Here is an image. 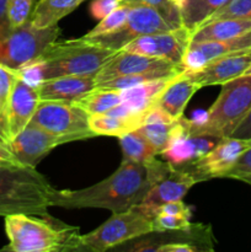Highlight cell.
Instances as JSON below:
<instances>
[{
  "label": "cell",
  "instance_id": "6da1fadb",
  "mask_svg": "<svg viewBox=\"0 0 251 252\" xmlns=\"http://www.w3.org/2000/svg\"><path fill=\"white\" fill-rule=\"evenodd\" d=\"M171 171L166 161L155 160L148 166L123 159L111 176L81 189H57L53 207L66 209L103 208L122 213L139 204L152 186Z\"/></svg>",
  "mask_w": 251,
  "mask_h": 252
},
{
  "label": "cell",
  "instance_id": "7a4b0ae2",
  "mask_svg": "<svg viewBox=\"0 0 251 252\" xmlns=\"http://www.w3.org/2000/svg\"><path fill=\"white\" fill-rule=\"evenodd\" d=\"M115 52L83 37L61 42L57 39L36 62L15 71L27 84L38 88L43 80L57 76L96 75Z\"/></svg>",
  "mask_w": 251,
  "mask_h": 252
},
{
  "label": "cell",
  "instance_id": "3957f363",
  "mask_svg": "<svg viewBox=\"0 0 251 252\" xmlns=\"http://www.w3.org/2000/svg\"><path fill=\"white\" fill-rule=\"evenodd\" d=\"M9 245L14 252H66L83 249L78 226L68 225L47 216L11 214L5 217Z\"/></svg>",
  "mask_w": 251,
  "mask_h": 252
},
{
  "label": "cell",
  "instance_id": "277c9868",
  "mask_svg": "<svg viewBox=\"0 0 251 252\" xmlns=\"http://www.w3.org/2000/svg\"><path fill=\"white\" fill-rule=\"evenodd\" d=\"M57 189L36 167L0 160V217L47 216Z\"/></svg>",
  "mask_w": 251,
  "mask_h": 252
},
{
  "label": "cell",
  "instance_id": "5b68a950",
  "mask_svg": "<svg viewBox=\"0 0 251 252\" xmlns=\"http://www.w3.org/2000/svg\"><path fill=\"white\" fill-rule=\"evenodd\" d=\"M251 110V74H244L221 85L213 105L207 111L202 125L193 126L198 130L216 137H230L233 130Z\"/></svg>",
  "mask_w": 251,
  "mask_h": 252
},
{
  "label": "cell",
  "instance_id": "8992f818",
  "mask_svg": "<svg viewBox=\"0 0 251 252\" xmlns=\"http://www.w3.org/2000/svg\"><path fill=\"white\" fill-rule=\"evenodd\" d=\"M61 29L33 26L31 21L16 27L0 42V65L11 70H19L36 62L53 42L58 39Z\"/></svg>",
  "mask_w": 251,
  "mask_h": 252
},
{
  "label": "cell",
  "instance_id": "52a82bcc",
  "mask_svg": "<svg viewBox=\"0 0 251 252\" xmlns=\"http://www.w3.org/2000/svg\"><path fill=\"white\" fill-rule=\"evenodd\" d=\"M149 233H153V219L130 208L122 213H113L102 225L81 235V246L94 252H105Z\"/></svg>",
  "mask_w": 251,
  "mask_h": 252
},
{
  "label": "cell",
  "instance_id": "ba28073f",
  "mask_svg": "<svg viewBox=\"0 0 251 252\" xmlns=\"http://www.w3.org/2000/svg\"><path fill=\"white\" fill-rule=\"evenodd\" d=\"M221 139L223 138L201 132L194 127L191 120L182 116L175 123L169 143L159 155L172 169H186Z\"/></svg>",
  "mask_w": 251,
  "mask_h": 252
},
{
  "label": "cell",
  "instance_id": "9c48e42d",
  "mask_svg": "<svg viewBox=\"0 0 251 252\" xmlns=\"http://www.w3.org/2000/svg\"><path fill=\"white\" fill-rule=\"evenodd\" d=\"M32 123L57 135H68L75 140L95 137L89 127V115L68 101H39Z\"/></svg>",
  "mask_w": 251,
  "mask_h": 252
},
{
  "label": "cell",
  "instance_id": "30bf717a",
  "mask_svg": "<svg viewBox=\"0 0 251 252\" xmlns=\"http://www.w3.org/2000/svg\"><path fill=\"white\" fill-rule=\"evenodd\" d=\"M170 30L175 29L160 16L157 10L147 5L138 4L130 5L127 20L117 31L84 39L97 46L112 49V51H120L133 39L147 36V34L157 33V32L170 31Z\"/></svg>",
  "mask_w": 251,
  "mask_h": 252
},
{
  "label": "cell",
  "instance_id": "8fae6325",
  "mask_svg": "<svg viewBox=\"0 0 251 252\" xmlns=\"http://www.w3.org/2000/svg\"><path fill=\"white\" fill-rule=\"evenodd\" d=\"M184 71L181 65L155 57L143 56L133 52L116 51L107 61L103 63L102 68L96 73V85L102 81L111 80L117 76L140 75L148 73H161L165 75H176Z\"/></svg>",
  "mask_w": 251,
  "mask_h": 252
},
{
  "label": "cell",
  "instance_id": "7c38bea8",
  "mask_svg": "<svg viewBox=\"0 0 251 252\" xmlns=\"http://www.w3.org/2000/svg\"><path fill=\"white\" fill-rule=\"evenodd\" d=\"M73 137L57 135L30 122L16 137L11 139V152L15 161L26 166L36 165L58 145L74 142Z\"/></svg>",
  "mask_w": 251,
  "mask_h": 252
},
{
  "label": "cell",
  "instance_id": "4fadbf2b",
  "mask_svg": "<svg viewBox=\"0 0 251 252\" xmlns=\"http://www.w3.org/2000/svg\"><path fill=\"white\" fill-rule=\"evenodd\" d=\"M191 42V34L184 27L170 30L165 32L147 34L123 47V51L143 54L148 57L166 59L181 65L187 47Z\"/></svg>",
  "mask_w": 251,
  "mask_h": 252
},
{
  "label": "cell",
  "instance_id": "5bb4252c",
  "mask_svg": "<svg viewBox=\"0 0 251 252\" xmlns=\"http://www.w3.org/2000/svg\"><path fill=\"white\" fill-rule=\"evenodd\" d=\"M199 180L187 169H172L165 179L152 186L143 201L133 208L149 218H154L157 209L169 202L181 201Z\"/></svg>",
  "mask_w": 251,
  "mask_h": 252
},
{
  "label": "cell",
  "instance_id": "9a60e30c",
  "mask_svg": "<svg viewBox=\"0 0 251 252\" xmlns=\"http://www.w3.org/2000/svg\"><path fill=\"white\" fill-rule=\"evenodd\" d=\"M250 145L251 140L225 137L207 154L199 158L186 169L194 174L199 182L214 177H224L225 172L233 166L241 153L248 149Z\"/></svg>",
  "mask_w": 251,
  "mask_h": 252
},
{
  "label": "cell",
  "instance_id": "2e32d148",
  "mask_svg": "<svg viewBox=\"0 0 251 252\" xmlns=\"http://www.w3.org/2000/svg\"><path fill=\"white\" fill-rule=\"evenodd\" d=\"M250 65L251 48H248L216 58L196 71L185 70V73L201 89L206 86L223 85L244 75Z\"/></svg>",
  "mask_w": 251,
  "mask_h": 252
},
{
  "label": "cell",
  "instance_id": "e0dca14e",
  "mask_svg": "<svg viewBox=\"0 0 251 252\" xmlns=\"http://www.w3.org/2000/svg\"><path fill=\"white\" fill-rule=\"evenodd\" d=\"M39 101L38 89L17 76L5 112L7 132L11 139L31 122Z\"/></svg>",
  "mask_w": 251,
  "mask_h": 252
},
{
  "label": "cell",
  "instance_id": "ac0fdd59",
  "mask_svg": "<svg viewBox=\"0 0 251 252\" xmlns=\"http://www.w3.org/2000/svg\"><path fill=\"white\" fill-rule=\"evenodd\" d=\"M248 48H251V32L224 41L189 42L181 66L184 70L196 71L216 58Z\"/></svg>",
  "mask_w": 251,
  "mask_h": 252
},
{
  "label": "cell",
  "instance_id": "d6986e66",
  "mask_svg": "<svg viewBox=\"0 0 251 252\" xmlns=\"http://www.w3.org/2000/svg\"><path fill=\"white\" fill-rule=\"evenodd\" d=\"M95 88V75H64L43 80L37 89L41 101L74 102Z\"/></svg>",
  "mask_w": 251,
  "mask_h": 252
},
{
  "label": "cell",
  "instance_id": "ffe728a7",
  "mask_svg": "<svg viewBox=\"0 0 251 252\" xmlns=\"http://www.w3.org/2000/svg\"><path fill=\"white\" fill-rule=\"evenodd\" d=\"M174 76L176 75L155 79V80L147 81V83H143L140 85L122 90L121 91L122 93V101H121L120 105L113 107L112 110L107 111L106 113L113 116H130L144 113L148 108L154 105L159 94Z\"/></svg>",
  "mask_w": 251,
  "mask_h": 252
},
{
  "label": "cell",
  "instance_id": "44dd1931",
  "mask_svg": "<svg viewBox=\"0 0 251 252\" xmlns=\"http://www.w3.org/2000/svg\"><path fill=\"white\" fill-rule=\"evenodd\" d=\"M198 90V86L184 70L174 76L162 89L154 105L159 106L170 117L176 121L184 116L187 103Z\"/></svg>",
  "mask_w": 251,
  "mask_h": 252
},
{
  "label": "cell",
  "instance_id": "7402d4cb",
  "mask_svg": "<svg viewBox=\"0 0 251 252\" xmlns=\"http://www.w3.org/2000/svg\"><path fill=\"white\" fill-rule=\"evenodd\" d=\"M176 121L159 106L153 105L145 111L142 126L137 129L152 143L159 155L166 148Z\"/></svg>",
  "mask_w": 251,
  "mask_h": 252
},
{
  "label": "cell",
  "instance_id": "603a6c76",
  "mask_svg": "<svg viewBox=\"0 0 251 252\" xmlns=\"http://www.w3.org/2000/svg\"><path fill=\"white\" fill-rule=\"evenodd\" d=\"M251 32V20L223 19L209 21L191 34V42L224 41Z\"/></svg>",
  "mask_w": 251,
  "mask_h": 252
},
{
  "label": "cell",
  "instance_id": "cb8c5ba5",
  "mask_svg": "<svg viewBox=\"0 0 251 252\" xmlns=\"http://www.w3.org/2000/svg\"><path fill=\"white\" fill-rule=\"evenodd\" d=\"M144 113L130 116H113L108 113L89 115V127L96 135L121 137L139 128Z\"/></svg>",
  "mask_w": 251,
  "mask_h": 252
},
{
  "label": "cell",
  "instance_id": "d4e9b609",
  "mask_svg": "<svg viewBox=\"0 0 251 252\" xmlns=\"http://www.w3.org/2000/svg\"><path fill=\"white\" fill-rule=\"evenodd\" d=\"M84 1L85 0H38L32 10L30 21L39 29L56 26Z\"/></svg>",
  "mask_w": 251,
  "mask_h": 252
},
{
  "label": "cell",
  "instance_id": "484cf974",
  "mask_svg": "<svg viewBox=\"0 0 251 252\" xmlns=\"http://www.w3.org/2000/svg\"><path fill=\"white\" fill-rule=\"evenodd\" d=\"M118 139L123 153V159L138 162L144 166H148L157 160V152L138 129L126 133L118 137Z\"/></svg>",
  "mask_w": 251,
  "mask_h": 252
},
{
  "label": "cell",
  "instance_id": "4316f807",
  "mask_svg": "<svg viewBox=\"0 0 251 252\" xmlns=\"http://www.w3.org/2000/svg\"><path fill=\"white\" fill-rule=\"evenodd\" d=\"M228 0H186L181 6L182 27L193 33Z\"/></svg>",
  "mask_w": 251,
  "mask_h": 252
},
{
  "label": "cell",
  "instance_id": "83f0119b",
  "mask_svg": "<svg viewBox=\"0 0 251 252\" xmlns=\"http://www.w3.org/2000/svg\"><path fill=\"white\" fill-rule=\"evenodd\" d=\"M121 101H122L121 90L95 88L83 97L74 101V103L83 108L88 115H98L112 110L113 107L120 105Z\"/></svg>",
  "mask_w": 251,
  "mask_h": 252
},
{
  "label": "cell",
  "instance_id": "f1b7e54d",
  "mask_svg": "<svg viewBox=\"0 0 251 252\" xmlns=\"http://www.w3.org/2000/svg\"><path fill=\"white\" fill-rule=\"evenodd\" d=\"M121 2L128 5H147V6L157 10L160 16L171 27L174 29L182 27L181 9L171 0H121Z\"/></svg>",
  "mask_w": 251,
  "mask_h": 252
},
{
  "label": "cell",
  "instance_id": "f546056e",
  "mask_svg": "<svg viewBox=\"0 0 251 252\" xmlns=\"http://www.w3.org/2000/svg\"><path fill=\"white\" fill-rule=\"evenodd\" d=\"M129 9L130 5L121 2V5L117 9H115L111 14H108L106 17H103L102 20H100V22H98L91 31H89L88 33L84 34L83 38H93V37L102 36V34H107L113 31H117L120 27H122V25L125 24L126 20H127Z\"/></svg>",
  "mask_w": 251,
  "mask_h": 252
},
{
  "label": "cell",
  "instance_id": "4dcf8cb0",
  "mask_svg": "<svg viewBox=\"0 0 251 252\" xmlns=\"http://www.w3.org/2000/svg\"><path fill=\"white\" fill-rule=\"evenodd\" d=\"M223 19L251 20V0H228L206 22Z\"/></svg>",
  "mask_w": 251,
  "mask_h": 252
},
{
  "label": "cell",
  "instance_id": "1f68e13d",
  "mask_svg": "<svg viewBox=\"0 0 251 252\" xmlns=\"http://www.w3.org/2000/svg\"><path fill=\"white\" fill-rule=\"evenodd\" d=\"M191 226L189 218L159 213L153 218V233L184 231Z\"/></svg>",
  "mask_w": 251,
  "mask_h": 252
},
{
  "label": "cell",
  "instance_id": "d6a6232c",
  "mask_svg": "<svg viewBox=\"0 0 251 252\" xmlns=\"http://www.w3.org/2000/svg\"><path fill=\"white\" fill-rule=\"evenodd\" d=\"M224 177L243 181L251 186V145L241 153L233 166L225 172Z\"/></svg>",
  "mask_w": 251,
  "mask_h": 252
},
{
  "label": "cell",
  "instance_id": "836d02e7",
  "mask_svg": "<svg viewBox=\"0 0 251 252\" xmlns=\"http://www.w3.org/2000/svg\"><path fill=\"white\" fill-rule=\"evenodd\" d=\"M34 0H9L7 9L12 29L21 26L30 20Z\"/></svg>",
  "mask_w": 251,
  "mask_h": 252
},
{
  "label": "cell",
  "instance_id": "e575fe53",
  "mask_svg": "<svg viewBox=\"0 0 251 252\" xmlns=\"http://www.w3.org/2000/svg\"><path fill=\"white\" fill-rule=\"evenodd\" d=\"M16 79V71L0 65V116H5L10 95H11Z\"/></svg>",
  "mask_w": 251,
  "mask_h": 252
},
{
  "label": "cell",
  "instance_id": "d590c367",
  "mask_svg": "<svg viewBox=\"0 0 251 252\" xmlns=\"http://www.w3.org/2000/svg\"><path fill=\"white\" fill-rule=\"evenodd\" d=\"M0 160L16 162L11 152V138L7 132L5 116H0Z\"/></svg>",
  "mask_w": 251,
  "mask_h": 252
},
{
  "label": "cell",
  "instance_id": "8d00e7d4",
  "mask_svg": "<svg viewBox=\"0 0 251 252\" xmlns=\"http://www.w3.org/2000/svg\"><path fill=\"white\" fill-rule=\"evenodd\" d=\"M120 5L121 0H94L90 5L91 16L96 20H102Z\"/></svg>",
  "mask_w": 251,
  "mask_h": 252
},
{
  "label": "cell",
  "instance_id": "74e56055",
  "mask_svg": "<svg viewBox=\"0 0 251 252\" xmlns=\"http://www.w3.org/2000/svg\"><path fill=\"white\" fill-rule=\"evenodd\" d=\"M159 213L172 214V216L191 218L192 208L191 207L187 206V204H185L181 199V201H174V202H169V203H166V204H162L161 207H159V208L157 209V213H155V216Z\"/></svg>",
  "mask_w": 251,
  "mask_h": 252
},
{
  "label": "cell",
  "instance_id": "f35d334b",
  "mask_svg": "<svg viewBox=\"0 0 251 252\" xmlns=\"http://www.w3.org/2000/svg\"><path fill=\"white\" fill-rule=\"evenodd\" d=\"M7 4L9 0H0V42L6 38L14 30L10 22Z\"/></svg>",
  "mask_w": 251,
  "mask_h": 252
},
{
  "label": "cell",
  "instance_id": "ab89813d",
  "mask_svg": "<svg viewBox=\"0 0 251 252\" xmlns=\"http://www.w3.org/2000/svg\"><path fill=\"white\" fill-rule=\"evenodd\" d=\"M230 137L239 138V139L251 140V110L244 117V120L239 123L238 127L233 130Z\"/></svg>",
  "mask_w": 251,
  "mask_h": 252
},
{
  "label": "cell",
  "instance_id": "60d3db41",
  "mask_svg": "<svg viewBox=\"0 0 251 252\" xmlns=\"http://www.w3.org/2000/svg\"><path fill=\"white\" fill-rule=\"evenodd\" d=\"M157 252H194L198 249L189 243H167L157 245L155 249Z\"/></svg>",
  "mask_w": 251,
  "mask_h": 252
},
{
  "label": "cell",
  "instance_id": "b9f144b4",
  "mask_svg": "<svg viewBox=\"0 0 251 252\" xmlns=\"http://www.w3.org/2000/svg\"><path fill=\"white\" fill-rule=\"evenodd\" d=\"M171 1H172V2H175V4H176V5H179L180 9H181L182 4H184V2L186 1V0H171Z\"/></svg>",
  "mask_w": 251,
  "mask_h": 252
},
{
  "label": "cell",
  "instance_id": "7bdbcfd3",
  "mask_svg": "<svg viewBox=\"0 0 251 252\" xmlns=\"http://www.w3.org/2000/svg\"><path fill=\"white\" fill-rule=\"evenodd\" d=\"M245 74H251V65L249 66V69H248V70H246Z\"/></svg>",
  "mask_w": 251,
  "mask_h": 252
}]
</instances>
